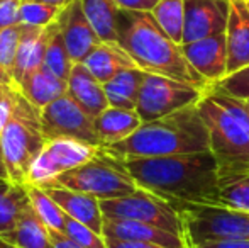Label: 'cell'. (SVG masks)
Returning a JSON list of instances; mask_svg holds the SVG:
<instances>
[{"label":"cell","mask_w":249,"mask_h":248,"mask_svg":"<svg viewBox=\"0 0 249 248\" xmlns=\"http://www.w3.org/2000/svg\"><path fill=\"white\" fill-rule=\"evenodd\" d=\"M7 179H10L9 170H7L5 160H3V155H2V148H0V180H7Z\"/></svg>","instance_id":"cell-41"},{"label":"cell","mask_w":249,"mask_h":248,"mask_svg":"<svg viewBox=\"0 0 249 248\" xmlns=\"http://www.w3.org/2000/svg\"><path fill=\"white\" fill-rule=\"evenodd\" d=\"M44 65L54 73L56 76H59L61 80L68 82L70 73H71V68L75 65V61L70 57V51L66 48L65 38H63L61 31H59V26L56 22L54 33H53L50 44H48L46 50V57H44Z\"/></svg>","instance_id":"cell-29"},{"label":"cell","mask_w":249,"mask_h":248,"mask_svg":"<svg viewBox=\"0 0 249 248\" xmlns=\"http://www.w3.org/2000/svg\"><path fill=\"white\" fill-rule=\"evenodd\" d=\"M95 131L99 136L102 148H107L119 141L127 139L132 133L138 131L142 124V119L136 109H121V107L108 106L97 117H93Z\"/></svg>","instance_id":"cell-20"},{"label":"cell","mask_w":249,"mask_h":248,"mask_svg":"<svg viewBox=\"0 0 249 248\" xmlns=\"http://www.w3.org/2000/svg\"><path fill=\"white\" fill-rule=\"evenodd\" d=\"M100 208L104 219H131L148 223L181 236V223L171 202L141 187L124 197L100 201Z\"/></svg>","instance_id":"cell-9"},{"label":"cell","mask_w":249,"mask_h":248,"mask_svg":"<svg viewBox=\"0 0 249 248\" xmlns=\"http://www.w3.org/2000/svg\"><path fill=\"white\" fill-rule=\"evenodd\" d=\"M119 158L170 156L209 152V131L197 106L142 123L127 139L107 146Z\"/></svg>","instance_id":"cell-4"},{"label":"cell","mask_w":249,"mask_h":248,"mask_svg":"<svg viewBox=\"0 0 249 248\" xmlns=\"http://www.w3.org/2000/svg\"><path fill=\"white\" fill-rule=\"evenodd\" d=\"M43 189L58 202V206L65 211L66 216L90 226V228L95 229L97 233L102 235V229H104V214H102L100 199L93 197L90 194H85V192H78L68 187L56 186V184L44 186Z\"/></svg>","instance_id":"cell-16"},{"label":"cell","mask_w":249,"mask_h":248,"mask_svg":"<svg viewBox=\"0 0 249 248\" xmlns=\"http://www.w3.org/2000/svg\"><path fill=\"white\" fill-rule=\"evenodd\" d=\"M31 206L27 184L0 180V236L16 228L20 214Z\"/></svg>","instance_id":"cell-25"},{"label":"cell","mask_w":249,"mask_h":248,"mask_svg":"<svg viewBox=\"0 0 249 248\" xmlns=\"http://www.w3.org/2000/svg\"><path fill=\"white\" fill-rule=\"evenodd\" d=\"M248 102H249V100H248Z\"/></svg>","instance_id":"cell-46"},{"label":"cell","mask_w":249,"mask_h":248,"mask_svg":"<svg viewBox=\"0 0 249 248\" xmlns=\"http://www.w3.org/2000/svg\"><path fill=\"white\" fill-rule=\"evenodd\" d=\"M20 41V24L0 31V66L12 76ZM14 80V78H12Z\"/></svg>","instance_id":"cell-33"},{"label":"cell","mask_w":249,"mask_h":248,"mask_svg":"<svg viewBox=\"0 0 249 248\" xmlns=\"http://www.w3.org/2000/svg\"><path fill=\"white\" fill-rule=\"evenodd\" d=\"M117 43L144 72L190 83L198 89L210 87L185 58L181 44L175 43L161 29L148 10H119Z\"/></svg>","instance_id":"cell-2"},{"label":"cell","mask_w":249,"mask_h":248,"mask_svg":"<svg viewBox=\"0 0 249 248\" xmlns=\"http://www.w3.org/2000/svg\"><path fill=\"white\" fill-rule=\"evenodd\" d=\"M22 0H0V31L19 24V9Z\"/></svg>","instance_id":"cell-36"},{"label":"cell","mask_w":249,"mask_h":248,"mask_svg":"<svg viewBox=\"0 0 249 248\" xmlns=\"http://www.w3.org/2000/svg\"><path fill=\"white\" fill-rule=\"evenodd\" d=\"M0 248H16V247L9 245V243H5V242H3V240H0Z\"/></svg>","instance_id":"cell-44"},{"label":"cell","mask_w":249,"mask_h":248,"mask_svg":"<svg viewBox=\"0 0 249 248\" xmlns=\"http://www.w3.org/2000/svg\"><path fill=\"white\" fill-rule=\"evenodd\" d=\"M146 72L138 66L119 72L114 78L104 83L108 106L121 109H136Z\"/></svg>","instance_id":"cell-24"},{"label":"cell","mask_w":249,"mask_h":248,"mask_svg":"<svg viewBox=\"0 0 249 248\" xmlns=\"http://www.w3.org/2000/svg\"><path fill=\"white\" fill-rule=\"evenodd\" d=\"M17 89L36 109L41 111L46 106H50L58 97L65 95L68 90V83L59 76H56L46 65H43L36 72L27 75L17 85Z\"/></svg>","instance_id":"cell-21"},{"label":"cell","mask_w":249,"mask_h":248,"mask_svg":"<svg viewBox=\"0 0 249 248\" xmlns=\"http://www.w3.org/2000/svg\"><path fill=\"white\" fill-rule=\"evenodd\" d=\"M39 113L41 111L20 94L16 113L0 134V148L9 177L17 184H27L31 167L46 145L41 131Z\"/></svg>","instance_id":"cell-6"},{"label":"cell","mask_w":249,"mask_h":248,"mask_svg":"<svg viewBox=\"0 0 249 248\" xmlns=\"http://www.w3.org/2000/svg\"><path fill=\"white\" fill-rule=\"evenodd\" d=\"M99 150V146H92L68 138L46 141L44 148L41 150V153L31 167L27 184L37 187L48 186L58 175L90 160Z\"/></svg>","instance_id":"cell-11"},{"label":"cell","mask_w":249,"mask_h":248,"mask_svg":"<svg viewBox=\"0 0 249 248\" xmlns=\"http://www.w3.org/2000/svg\"><path fill=\"white\" fill-rule=\"evenodd\" d=\"M50 238L53 248H83L76 242H73L70 236H66L65 233L56 231V229H50Z\"/></svg>","instance_id":"cell-40"},{"label":"cell","mask_w":249,"mask_h":248,"mask_svg":"<svg viewBox=\"0 0 249 248\" xmlns=\"http://www.w3.org/2000/svg\"><path fill=\"white\" fill-rule=\"evenodd\" d=\"M153 17L160 27L175 41L183 43L185 29V0H158L154 9L151 10Z\"/></svg>","instance_id":"cell-27"},{"label":"cell","mask_w":249,"mask_h":248,"mask_svg":"<svg viewBox=\"0 0 249 248\" xmlns=\"http://www.w3.org/2000/svg\"><path fill=\"white\" fill-rule=\"evenodd\" d=\"M59 12H61L59 7L50 5V3L22 0V2H20V9H19V24L48 27V26H51L53 22L58 20Z\"/></svg>","instance_id":"cell-30"},{"label":"cell","mask_w":249,"mask_h":248,"mask_svg":"<svg viewBox=\"0 0 249 248\" xmlns=\"http://www.w3.org/2000/svg\"><path fill=\"white\" fill-rule=\"evenodd\" d=\"M210 89L226 94V95L236 97V99L249 100V65L234 73H229L219 82L212 83Z\"/></svg>","instance_id":"cell-32"},{"label":"cell","mask_w":249,"mask_h":248,"mask_svg":"<svg viewBox=\"0 0 249 248\" xmlns=\"http://www.w3.org/2000/svg\"><path fill=\"white\" fill-rule=\"evenodd\" d=\"M20 99V90L16 85L0 87V134H2L5 124L14 116L17 109V104Z\"/></svg>","instance_id":"cell-35"},{"label":"cell","mask_w":249,"mask_h":248,"mask_svg":"<svg viewBox=\"0 0 249 248\" xmlns=\"http://www.w3.org/2000/svg\"><path fill=\"white\" fill-rule=\"evenodd\" d=\"M107 248H164L156 243L149 242H138V240H124V238H114V236H104Z\"/></svg>","instance_id":"cell-37"},{"label":"cell","mask_w":249,"mask_h":248,"mask_svg":"<svg viewBox=\"0 0 249 248\" xmlns=\"http://www.w3.org/2000/svg\"><path fill=\"white\" fill-rule=\"evenodd\" d=\"M3 85H14V80H12V76L0 66V87H3Z\"/></svg>","instance_id":"cell-42"},{"label":"cell","mask_w":249,"mask_h":248,"mask_svg":"<svg viewBox=\"0 0 249 248\" xmlns=\"http://www.w3.org/2000/svg\"><path fill=\"white\" fill-rule=\"evenodd\" d=\"M205 92L207 89H198L190 83L146 72L136 113L142 123L160 119L171 113L197 106Z\"/></svg>","instance_id":"cell-8"},{"label":"cell","mask_w":249,"mask_h":248,"mask_svg":"<svg viewBox=\"0 0 249 248\" xmlns=\"http://www.w3.org/2000/svg\"><path fill=\"white\" fill-rule=\"evenodd\" d=\"M227 38V75L249 65V7L248 0H231Z\"/></svg>","instance_id":"cell-17"},{"label":"cell","mask_w":249,"mask_h":248,"mask_svg":"<svg viewBox=\"0 0 249 248\" xmlns=\"http://www.w3.org/2000/svg\"><path fill=\"white\" fill-rule=\"evenodd\" d=\"M248 7H249V0H248Z\"/></svg>","instance_id":"cell-45"},{"label":"cell","mask_w":249,"mask_h":248,"mask_svg":"<svg viewBox=\"0 0 249 248\" xmlns=\"http://www.w3.org/2000/svg\"><path fill=\"white\" fill-rule=\"evenodd\" d=\"M41 131L46 141L59 138L76 139L92 146H100L95 131L93 117L89 116L68 92L53 100L50 106L41 109Z\"/></svg>","instance_id":"cell-10"},{"label":"cell","mask_w":249,"mask_h":248,"mask_svg":"<svg viewBox=\"0 0 249 248\" xmlns=\"http://www.w3.org/2000/svg\"><path fill=\"white\" fill-rule=\"evenodd\" d=\"M56 22H53L48 27L37 26H26L20 24V41L19 51H17V60L14 66V85H19L27 75L36 72L37 68L44 65V57L50 39L54 33Z\"/></svg>","instance_id":"cell-15"},{"label":"cell","mask_w":249,"mask_h":248,"mask_svg":"<svg viewBox=\"0 0 249 248\" xmlns=\"http://www.w3.org/2000/svg\"><path fill=\"white\" fill-rule=\"evenodd\" d=\"M68 95L85 111L89 116L97 117L108 107V99L104 83L93 76L85 63H75L68 78Z\"/></svg>","instance_id":"cell-18"},{"label":"cell","mask_w":249,"mask_h":248,"mask_svg":"<svg viewBox=\"0 0 249 248\" xmlns=\"http://www.w3.org/2000/svg\"><path fill=\"white\" fill-rule=\"evenodd\" d=\"M65 233L66 236L76 242L83 248H107L104 235L97 233L95 229H92L90 226L83 225V223L76 221V219L66 216L65 219Z\"/></svg>","instance_id":"cell-34"},{"label":"cell","mask_w":249,"mask_h":248,"mask_svg":"<svg viewBox=\"0 0 249 248\" xmlns=\"http://www.w3.org/2000/svg\"><path fill=\"white\" fill-rule=\"evenodd\" d=\"M181 223V238L187 248L215 240L249 238V212L217 204L170 201Z\"/></svg>","instance_id":"cell-5"},{"label":"cell","mask_w":249,"mask_h":248,"mask_svg":"<svg viewBox=\"0 0 249 248\" xmlns=\"http://www.w3.org/2000/svg\"><path fill=\"white\" fill-rule=\"evenodd\" d=\"M231 0H185L183 43L205 39L226 33Z\"/></svg>","instance_id":"cell-12"},{"label":"cell","mask_w":249,"mask_h":248,"mask_svg":"<svg viewBox=\"0 0 249 248\" xmlns=\"http://www.w3.org/2000/svg\"><path fill=\"white\" fill-rule=\"evenodd\" d=\"M58 26L65 38L70 57L75 63H83L85 58L102 43V39L87 19L80 0H73L63 7L58 16Z\"/></svg>","instance_id":"cell-13"},{"label":"cell","mask_w":249,"mask_h":248,"mask_svg":"<svg viewBox=\"0 0 249 248\" xmlns=\"http://www.w3.org/2000/svg\"><path fill=\"white\" fill-rule=\"evenodd\" d=\"M0 240L16 248H53L50 228L37 216L33 206H29L20 214L16 228L0 236Z\"/></svg>","instance_id":"cell-23"},{"label":"cell","mask_w":249,"mask_h":248,"mask_svg":"<svg viewBox=\"0 0 249 248\" xmlns=\"http://www.w3.org/2000/svg\"><path fill=\"white\" fill-rule=\"evenodd\" d=\"M195 248H249V238L243 240H215L200 243Z\"/></svg>","instance_id":"cell-38"},{"label":"cell","mask_w":249,"mask_h":248,"mask_svg":"<svg viewBox=\"0 0 249 248\" xmlns=\"http://www.w3.org/2000/svg\"><path fill=\"white\" fill-rule=\"evenodd\" d=\"M185 58L212 85L227 75V38L226 33L181 44Z\"/></svg>","instance_id":"cell-14"},{"label":"cell","mask_w":249,"mask_h":248,"mask_svg":"<svg viewBox=\"0 0 249 248\" xmlns=\"http://www.w3.org/2000/svg\"><path fill=\"white\" fill-rule=\"evenodd\" d=\"M229 209H239L249 212V173L231 182L220 184L219 204Z\"/></svg>","instance_id":"cell-31"},{"label":"cell","mask_w":249,"mask_h":248,"mask_svg":"<svg viewBox=\"0 0 249 248\" xmlns=\"http://www.w3.org/2000/svg\"><path fill=\"white\" fill-rule=\"evenodd\" d=\"M87 19L104 43H117L119 5L115 0H80Z\"/></svg>","instance_id":"cell-26"},{"label":"cell","mask_w":249,"mask_h":248,"mask_svg":"<svg viewBox=\"0 0 249 248\" xmlns=\"http://www.w3.org/2000/svg\"><path fill=\"white\" fill-rule=\"evenodd\" d=\"M115 3L119 5V9L125 10H151L154 9V5L158 3V0H115Z\"/></svg>","instance_id":"cell-39"},{"label":"cell","mask_w":249,"mask_h":248,"mask_svg":"<svg viewBox=\"0 0 249 248\" xmlns=\"http://www.w3.org/2000/svg\"><path fill=\"white\" fill-rule=\"evenodd\" d=\"M83 63L102 83L114 78L122 70L138 66L119 43H104V41L85 58Z\"/></svg>","instance_id":"cell-22"},{"label":"cell","mask_w":249,"mask_h":248,"mask_svg":"<svg viewBox=\"0 0 249 248\" xmlns=\"http://www.w3.org/2000/svg\"><path fill=\"white\" fill-rule=\"evenodd\" d=\"M102 235L124 240L149 242L164 248H187L181 236L166 231L163 228H158V226L148 225V223L131 221V219H104Z\"/></svg>","instance_id":"cell-19"},{"label":"cell","mask_w":249,"mask_h":248,"mask_svg":"<svg viewBox=\"0 0 249 248\" xmlns=\"http://www.w3.org/2000/svg\"><path fill=\"white\" fill-rule=\"evenodd\" d=\"M27 192H29L31 206L37 212V216L43 219L44 225L50 229H56V231H61V233L65 231L66 214L58 206V202L43 187L27 184Z\"/></svg>","instance_id":"cell-28"},{"label":"cell","mask_w":249,"mask_h":248,"mask_svg":"<svg viewBox=\"0 0 249 248\" xmlns=\"http://www.w3.org/2000/svg\"><path fill=\"white\" fill-rule=\"evenodd\" d=\"M51 184L85 192L100 201L124 197L138 191V184L129 173L124 160L105 148H100L85 163L58 175Z\"/></svg>","instance_id":"cell-7"},{"label":"cell","mask_w":249,"mask_h":248,"mask_svg":"<svg viewBox=\"0 0 249 248\" xmlns=\"http://www.w3.org/2000/svg\"><path fill=\"white\" fill-rule=\"evenodd\" d=\"M209 131V150L219 167L220 184L249 173V102L207 89L197 104Z\"/></svg>","instance_id":"cell-3"},{"label":"cell","mask_w":249,"mask_h":248,"mask_svg":"<svg viewBox=\"0 0 249 248\" xmlns=\"http://www.w3.org/2000/svg\"><path fill=\"white\" fill-rule=\"evenodd\" d=\"M33 2L50 3V5H54V7H59V9H63V7H66L68 3H71L73 0H33Z\"/></svg>","instance_id":"cell-43"},{"label":"cell","mask_w":249,"mask_h":248,"mask_svg":"<svg viewBox=\"0 0 249 248\" xmlns=\"http://www.w3.org/2000/svg\"><path fill=\"white\" fill-rule=\"evenodd\" d=\"M138 187L166 201L219 204V167L209 152L125 158Z\"/></svg>","instance_id":"cell-1"}]
</instances>
